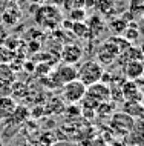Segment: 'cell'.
Segmentation results:
<instances>
[{
    "mask_svg": "<svg viewBox=\"0 0 144 146\" xmlns=\"http://www.w3.org/2000/svg\"><path fill=\"white\" fill-rule=\"evenodd\" d=\"M36 22L38 26L41 28H49L54 29L57 28L61 23L63 17H61V11L58 9V6L52 5V3H48V5H40L37 6L36 9Z\"/></svg>",
    "mask_w": 144,
    "mask_h": 146,
    "instance_id": "6da1fadb",
    "label": "cell"
},
{
    "mask_svg": "<svg viewBox=\"0 0 144 146\" xmlns=\"http://www.w3.org/2000/svg\"><path fill=\"white\" fill-rule=\"evenodd\" d=\"M61 98L66 105H77L81 102V98L84 97V92H86V86L81 83L80 80H72L68 82L61 86Z\"/></svg>",
    "mask_w": 144,
    "mask_h": 146,
    "instance_id": "3957f363",
    "label": "cell"
},
{
    "mask_svg": "<svg viewBox=\"0 0 144 146\" xmlns=\"http://www.w3.org/2000/svg\"><path fill=\"white\" fill-rule=\"evenodd\" d=\"M72 33L80 38H84V40H92L91 38V33H89V28L84 22H74L71 26Z\"/></svg>",
    "mask_w": 144,
    "mask_h": 146,
    "instance_id": "e0dca14e",
    "label": "cell"
},
{
    "mask_svg": "<svg viewBox=\"0 0 144 146\" xmlns=\"http://www.w3.org/2000/svg\"><path fill=\"white\" fill-rule=\"evenodd\" d=\"M87 28H89V33H91V38H97L100 37L101 34L106 31L107 28V23L104 22V19L101 17L100 14H94L91 15V19L87 20Z\"/></svg>",
    "mask_w": 144,
    "mask_h": 146,
    "instance_id": "8fae6325",
    "label": "cell"
},
{
    "mask_svg": "<svg viewBox=\"0 0 144 146\" xmlns=\"http://www.w3.org/2000/svg\"><path fill=\"white\" fill-rule=\"evenodd\" d=\"M120 54L121 52H120L118 45H116V43L114 42V38L110 37V38H107L106 42H103L98 46V49H97V62H98L101 66L112 65Z\"/></svg>",
    "mask_w": 144,
    "mask_h": 146,
    "instance_id": "277c9868",
    "label": "cell"
},
{
    "mask_svg": "<svg viewBox=\"0 0 144 146\" xmlns=\"http://www.w3.org/2000/svg\"><path fill=\"white\" fill-rule=\"evenodd\" d=\"M127 8H129L127 11L133 14V17H143V13H144V0H129Z\"/></svg>",
    "mask_w": 144,
    "mask_h": 146,
    "instance_id": "ffe728a7",
    "label": "cell"
},
{
    "mask_svg": "<svg viewBox=\"0 0 144 146\" xmlns=\"http://www.w3.org/2000/svg\"><path fill=\"white\" fill-rule=\"evenodd\" d=\"M109 29L112 31V34L114 35H123V33L126 31L127 28V22H124L121 17H115V19H112L110 22H109Z\"/></svg>",
    "mask_w": 144,
    "mask_h": 146,
    "instance_id": "ac0fdd59",
    "label": "cell"
},
{
    "mask_svg": "<svg viewBox=\"0 0 144 146\" xmlns=\"http://www.w3.org/2000/svg\"><path fill=\"white\" fill-rule=\"evenodd\" d=\"M141 78L137 80H124L121 85V94L124 100L129 102H143V91H141Z\"/></svg>",
    "mask_w": 144,
    "mask_h": 146,
    "instance_id": "8992f818",
    "label": "cell"
},
{
    "mask_svg": "<svg viewBox=\"0 0 144 146\" xmlns=\"http://www.w3.org/2000/svg\"><path fill=\"white\" fill-rule=\"evenodd\" d=\"M83 57V48L78 46L77 43H68L63 46L60 52V58L63 60V63H69V65H75L78 63Z\"/></svg>",
    "mask_w": 144,
    "mask_h": 146,
    "instance_id": "52a82bcc",
    "label": "cell"
},
{
    "mask_svg": "<svg viewBox=\"0 0 144 146\" xmlns=\"http://www.w3.org/2000/svg\"><path fill=\"white\" fill-rule=\"evenodd\" d=\"M110 125L114 126L115 129H118L120 132L126 134V132H130L132 129H133L135 118H132L130 115H127V114H124L121 111V112L114 114V117H112V120H110Z\"/></svg>",
    "mask_w": 144,
    "mask_h": 146,
    "instance_id": "9c48e42d",
    "label": "cell"
},
{
    "mask_svg": "<svg viewBox=\"0 0 144 146\" xmlns=\"http://www.w3.org/2000/svg\"><path fill=\"white\" fill-rule=\"evenodd\" d=\"M123 112L127 114V115H130L132 118H135V120H141L143 112H144L143 103H141V102L124 100V103H123Z\"/></svg>",
    "mask_w": 144,
    "mask_h": 146,
    "instance_id": "5bb4252c",
    "label": "cell"
},
{
    "mask_svg": "<svg viewBox=\"0 0 144 146\" xmlns=\"http://www.w3.org/2000/svg\"><path fill=\"white\" fill-rule=\"evenodd\" d=\"M17 108V102L11 96L0 97V120H8Z\"/></svg>",
    "mask_w": 144,
    "mask_h": 146,
    "instance_id": "4fadbf2b",
    "label": "cell"
},
{
    "mask_svg": "<svg viewBox=\"0 0 144 146\" xmlns=\"http://www.w3.org/2000/svg\"><path fill=\"white\" fill-rule=\"evenodd\" d=\"M103 74L104 68L97 60H86L77 68V80H80L84 86H89L101 82Z\"/></svg>",
    "mask_w": 144,
    "mask_h": 146,
    "instance_id": "7a4b0ae2",
    "label": "cell"
},
{
    "mask_svg": "<svg viewBox=\"0 0 144 146\" xmlns=\"http://www.w3.org/2000/svg\"><path fill=\"white\" fill-rule=\"evenodd\" d=\"M15 82V72L11 65L0 63V89H9Z\"/></svg>",
    "mask_w": 144,
    "mask_h": 146,
    "instance_id": "7c38bea8",
    "label": "cell"
},
{
    "mask_svg": "<svg viewBox=\"0 0 144 146\" xmlns=\"http://www.w3.org/2000/svg\"><path fill=\"white\" fill-rule=\"evenodd\" d=\"M0 146H3V141H2V137H0Z\"/></svg>",
    "mask_w": 144,
    "mask_h": 146,
    "instance_id": "cb8c5ba5",
    "label": "cell"
},
{
    "mask_svg": "<svg viewBox=\"0 0 144 146\" xmlns=\"http://www.w3.org/2000/svg\"><path fill=\"white\" fill-rule=\"evenodd\" d=\"M68 13H69L68 19L72 23L74 22H84V19H86V9L84 8H75V9H71Z\"/></svg>",
    "mask_w": 144,
    "mask_h": 146,
    "instance_id": "44dd1931",
    "label": "cell"
},
{
    "mask_svg": "<svg viewBox=\"0 0 144 146\" xmlns=\"http://www.w3.org/2000/svg\"><path fill=\"white\" fill-rule=\"evenodd\" d=\"M123 72L126 76V80H137V78L143 77L144 72V65L143 60H129L124 63Z\"/></svg>",
    "mask_w": 144,
    "mask_h": 146,
    "instance_id": "30bf717a",
    "label": "cell"
},
{
    "mask_svg": "<svg viewBox=\"0 0 144 146\" xmlns=\"http://www.w3.org/2000/svg\"><path fill=\"white\" fill-rule=\"evenodd\" d=\"M84 97L97 102L98 105L110 102V86H107L104 82H97L94 85H89V86H86Z\"/></svg>",
    "mask_w": 144,
    "mask_h": 146,
    "instance_id": "5b68a950",
    "label": "cell"
},
{
    "mask_svg": "<svg viewBox=\"0 0 144 146\" xmlns=\"http://www.w3.org/2000/svg\"><path fill=\"white\" fill-rule=\"evenodd\" d=\"M94 9L100 15H110L115 13V0H94Z\"/></svg>",
    "mask_w": 144,
    "mask_h": 146,
    "instance_id": "2e32d148",
    "label": "cell"
},
{
    "mask_svg": "<svg viewBox=\"0 0 144 146\" xmlns=\"http://www.w3.org/2000/svg\"><path fill=\"white\" fill-rule=\"evenodd\" d=\"M29 2H31V3H38L40 0H29Z\"/></svg>",
    "mask_w": 144,
    "mask_h": 146,
    "instance_id": "603a6c76",
    "label": "cell"
},
{
    "mask_svg": "<svg viewBox=\"0 0 144 146\" xmlns=\"http://www.w3.org/2000/svg\"><path fill=\"white\" fill-rule=\"evenodd\" d=\"M55 77V80L58 82V85L63 86L68 82H72L77 78V66L75 65H69V63H63V65L57 66L55 74H52Z\"/></svg>",
    "mask_w": 144,
    "mask_h": 146,
    "instance_id": "ba28073f",
    "label": "cell"
},
{
    "mask_svg": "<svg viewBox=\"0 0 144 146\" xmlns=\"http://www.w3.org/2000/svg\"><path fill=\"white\" fill-rule=\"evenodd\" d=\"M123 37L126 38L130 45H133L135 42H138L141 38V29H139V25L135 20H132L130 23H127V28L123 33Z\"/></svg>",
    "mask_w": 144,
    "mask_h": 146,
    "instance_id": "9a60e30c",
    "label": "cell"
},
{
    "mask_svg": "<svg viewBox=\"0 0 144 146\" xmlns=\"http://www.w3.org/2000/svg\"><path fill=\"white\" fill-rule=\"evenodd\" d=\"M18 17H20V9H18L17 6H9L8 9L3 13V22H5V25H14V23H17Z\"/></svg>",
    "mask_w": 144,
    "mask_h": 146,
    "instance_id": "d6986e66",
    "label": "cell"
},
{
    "mask_svg": "<svg viewBox=\"0 0 144 146\" xmlns=\"http://www.w3.org/2000/svg\"><path fill=\"white\" fill-rule=\"evenodd\" d=\"M84 9H94V0H84Z\"/></svg>",
    "mask_w": 144,
    "mask_h": 146,
    "instance_id": "7402d4cb",
    "label": "cell"
}]
</instances>
